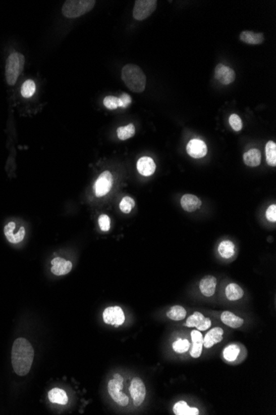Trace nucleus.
<instances>
[{
	"mask_svg": "<svg viewBox=\"0 0 276 415\" xmlns=\"http://www.w3.org/2000/svg\"><path fill=\"white\" fill-rule=\"evenodd\" d=\"M34 360V349L28 340L17 338L12 346L11 362L14 372L19 376L29 373Z\"/></svg>",
	"mask_w": 276,
	"mask_h": 415,
	"instance_id": "1",
	"label": "nucleus"
},
{
	"mask_svg": "<svg viewBox=\"0 0 276 415\" xmlns=\"http://www.w3.org/2000/svg\"><path fill=\"white\" fill-rule=\"evenodd\" d=\"M122 80L128 89L135 93H142L146 89V76L141 67L128 64L122 69Z\"/></svg>",
	"mask_w": 276,
	"mask_h": 415,
	"instance_id": "2",
	"label": "nucleus"
},
{
	"mask_svg": "<svg viewBox=\"0 0 276 415\" xmlns=\"http://www.w3.org/2000/svg\"><path fill=\"white\" fill-rule=\"evenodd\" d=\"M25 58L22 53H13L9 56L5 67V77L8 85H14L23 72Z\"/></svg>",
	"mask_w": 276,
	"mask_h": 415,
	"instance_id": "3",
	"label": "nucleus"
},
{
	"mask_svg": "<svg viewBox=\"0 0 276 415\" xmlns=\"http://www.w3.org/2000/svg\"><path fill=\"white\" fill-rule=\"evenodd\" d=\"M94 0H67L62 6V14L68 19H76L91 11Z\"/></svg>",
	"mask_w": 276,
	"mask_h": 415,
	"instance_id": "4",
	"label": "nucleus"
},
{
	"mask_svg": "<svg viewBox=\"0 0 276 415\" xmlns=\"http://www.w3.org/2000/svg\"><path fill=\"white\" fill-rule=\"evenodd\" d=\"M124 387V378L121 375L115 374L114 378L110 380L107 384V391L113 400L119 405L126 407L129 403L128 397L122 390Z\"/></svg>",
	"mask_w": 276,
	"mask_h": 415,
	"instance_id": "5",
	"label": "nucleus"
},
{
	"mask_svg": "<svg viewBox=\"0 0 276 415\" xmlns=\"http://www.w3.org/2000/svg\"><path fill=\"white\" fill-rule=\"evenodd\" d=\"M156 6V0H137L133 8V18L138 21L147 19L155 12Z\"/></svg>",
	"mask_w": 276,
	"mask_h": 415,
	"instance_id": "6",
	"label": "nucleus"
},
{
	"mask_svg": "<svg viewBox=\"0 0 276 415\" xmlns=\"http://www.w3.org/2000/svg\"><path fill=\"white\" fill-rule=\"evenodd\" d=\"M129 392L133 399V404L136 407H139L143 403L146 398V389L142 379L135 377L131 381Z\"/></svg>",
	"mask_w": 276,
	"mask_h": 415,
	"instance_id": "7",
	"label": "nucleus"
},
{
	"mask_svg": "<svg viewBox=\"0 0 276 415\" xmlns=\"http://www.w3.org/2000/svg\"><path fill=\"white\" fill-rule=\"evenodd\" d=\"M113 183H114V178H113L112 173L109 171H104L102 172L98 179L96 180L95 184H94L96 197L101 198V197L107 195L112 188Z\"/></svg>",
	"mask_w": 276,
	"mask_h": 415,
	"instance_id": "8",
	"label": "nucleus"
},
{
	"mask_svg": "<svg viewBox=\"0 0 276 415\" xmlns=\"http://www.w3.org/2000/svg\"><path fill=\"white\" fill-rule=\"evenodd\" d=\"M103 318L105 324L119 327L124 324L125 315L121 307L115 306L107 307L103 311Z\"/></svg>",
	"mask_w": 276,
	"mask_h": 415,
	"instance_id": "9",
	"label": "nucleus"
},
{
	"mask_svg": "<svg viewBox=\"0 0 276 415\" xmlns=\"http://www.w3.org/2000/svg\"><path fill=\"white\" fill-rule=\"evenodd\" d=\"M5 237L8 241L11 244H19L24 240L26 236V229L24 226H19L17 227L16 223L14 221H10L5 225Z\"/></svg>",
	"mask_w": 276,
	"mask_h": 415,
	"instance_id": "10",
	"label": "nucleus"
},
{
	"mask_svg": "<svg viewBox=\"0 0 276 415\" xmlns=\"http://www.w3.org/2000/svg\"><path fill=\"white\" fill-rule=\"evenodd\" d=\"M214 76L216 80L223 85H230L235 80L236 73L234 70L224 64L217 65L215 67Z\"/></svg>",
	"mask_w": 276,
	"mask_h": 415,
	"instance_id": "11",
	"label": "nucleus"
},
{
	"mask_svg": "<svg viewBox=\"0 0 276 415\" xmlns=\"http://www.w3.org/2000/svg\"><path fill=\"white\" fill-rule=\"evenodd\" d=\"M211 320L205 317L199 312H194V314L189 316L185 326L187 328H196L199 331H205L211 327Z\"/></svg>",
	"mask_w": 276,
	"mask_h": 415,
	"instance_id": "12",
	"label": "nucleus"
},
{
	"mask_svg": "<svg viewBox=\"0 0 276 415\" xmlns=\"http://www.w3.org/2000/svg\"><path fill=\"white\" fill-rule=\"evenodd\" d=\"M186 150H187L188 154L194 158H203L208 153V149H207L205 143L198 139L190 140L187 145Z\"/></svg>",
	"mask_w": 276,
	"mask_h": 415,
	"instance_id": "13",
	"label": "nucleus"
},
{
	"mask_svg": "<svg viewBox=\"0 0 276 415\" xmlns=\"http://www.w3.org/2000/svg\"><path fill=\"white\" fill-rule=\"evenodd\" d=\"M52 267L50 268V271L53 274L57 276L66 275L71 272L73 268V264L71 261L63 259V258L57 257L51 260Z\"/></svg>",
	"mask_w": 276,
	"mask_h": 415,
	"instance_id": "14",
	"label": "nucleus"
},
{
	"mask_svg": "<svg viewBox=\"0 0 276 415\" xmlns=\"http://www.w3.org/2000/svg\"><path fill=\"white\" fill-rule=\"evenodd\" d=\"M137 168L140 174L149 177L155 172L156 166L152 158L150 157H142L137 161Z\"/></svg>",
	"mask_w": 276,
	"mask_h": 415,
	"instance_id": "15",
	"label": "nucleus"
},
{
	"mask_svg": "<svg viewBox=\"0 0 276 415\" xmlns=\"http://www.w3.org/2000/svg\"><path fill=\"white\" fill-rule=\"evenodd\" d=\"M217 286V279L212 275L203 277L199 283L201 293L205 297H212L214 294Z\"/></svg>",
	"mask_w": 276,
	"mask_h": 415,
	"instance_id": "16",
	"label": "nucleus"
},
{
	"mask_svg": "<svg viewBox=\"0 0 276 415\" xmlns=\"http://www.w3.org/2000/svg\"><path fill=\"white\" fill-rule=\"evenodd\" d=\"M224 330L221 328H214L211 329L203 338V346L205 348H211L214 345L223 341Z\"/></svg>",
	"mask_w": 276,
	"mask_h": 415,
	"instance_id": "17",
	"label": "nucleus"
},
{
	"mask_svg": "<svg viewBox=\"0 0 276 415\" xmlns=\"http://www.w3.org/2000/svg\"><path fill=\"white\" fill-rule=\"evenodd\" d=\"M191 339L193 342L190 356L193 358L200 357L203 346V337L199 330H193L191 333Z\"/></svg>",
	"mask_w": 276,
	"mask_h": 415,
	"instance_id": "18",
	"label": "nucleus"
},
{
	"mask_svg": "<svg viewBox=\"0 0 276 415\" xmlns=\"http://www.w3.org/2000/svg\"><path fill=\"white\" fill-rule=\"evenodd\" d=\"M181 207L188 212H194L200 208L202 202L196 196L185 194L181 200Z\"/></svg>",
	"mask_w": 276,
	"mask_h": 415,
	"instance_id": "19",
	"label": "nucleus"
},
{
	"mask_svg": "<svg viewBox=\"0 0 276 415\" xmlns=\"http://www.w3.org/2000/svg\"><path fill=\"white\" fill-rule=\"evenodd\" d=\"M240 40L249 45H260L265 40L262 32H254L251 31H243L240 34Z\"/></svg>",
	"mask_w": 276,
	"mask_h": 415,
	"instance_id": "20",
	"label": "nucleus"
},
{
	"mask_svg": "<svg viewBox=\"0 0 276 415\" xmlns=\"http://www.w3.org/2000/svg\"><path fill=\"white\" fill-rule=\"evenodd\" d=\"M48 399L54 404L66 405L68 403V395L67 392L60 388H53L48 393Z\"/></svg>",
	"mask_w": 276,
	"mask_h": 415,
	"instance_id": "21",
	"label": "nucleus"
},
{
	"mask_svg": "<svg viewBox=\"0 0 276 415\" xmlns=\"http://www.w3.org/2000/svg\"><path fill=\"white\" fill-rule=\"evenodd\" d=\"M221 320L227 326L232 328H238L244 324V320L233 312L225 311L221 315Z\"/></svg>",
	"mask_w": 276,
	"mask_h": 415,
	"instance_id": "22",
	"label": "nucleus"
},
{
	"mask_svg": "<svg viewBox=\"0 0 276 415\" xmlns=\"http://www.w3.org/2000/svg\"><path fill=\"white\" fill-rule=\"evenodd\" d=\"M243 159L246 165L249 167H257L261 161V154L257 149H251L243 155Z\"/></svg>",
	"mask_w": 276,
	"mask_h": 415,
	"instance_id": "23",
	"label": "nucleus"
},
{
	"mask_svg": "<svg viewBox=\"0 0 276 415\" xmlns=\"http://www.w3.org/2000/svg\"><path fill=\"white\" fill-rule=\"evenodd\" d=\"M174 413L176 415H198L199 410L197 408H193L188 405L184 400L176 403L173 407Z\"/></svg>",
	"mask_w": 276,
	"mask_h": 415,
	"instance_id": "24",
	"label": "nucleus"
},
{
	"mask_svg": "<svg viewBox=\"0 0 276 415\" xmlns=\"http://www.w3.org/2000/svg\"><path fill=\"white\" fill-rule=\"evenodd\" d=\"M227 298L230 301L239 300L244 295V292L242 288L237 284H230L228 285L225 290Z\"/></svg>",
	"mask_w": 276,
	"mask_h": 415,
	"instance_id": "25",
	"label": "nucleus"
},
{
	"mask_svg": "<svg viewBox=\"0 0 276 415\" xmlns=\"http://www.w3.org/2000/svg\"><path fill=\"white\" fill-rule=\"evenodd\" d=\"M218 252L224 259H230L235 253V246L232 241H222L218 246Z\"/></svg>",
	"mask_w": 276,
	"mask_h": 415,
	"instance_id": "26",
	"label": "nucleus"
},
{
	"mask_svg": "<svg viewBox=\"0 0 276 415\" xmlns=\"http://www.w3.org/2000/svg\"><path fill=\"white\" fill-rule=\"evenodd\" d=\"M265 157L268 165L275 167L276 144L273 141H269L265 145Z\"/></svg>",
	"mask_w": 276,
	"mask_h": 415,
	"instance_id": "27",
	"label": "nucleus"
},
{
	"mask_svg": "<svg viewBox=\"0 0 276 415\" xmlns=\"http://www.w3.org/2000/svg\"><path fill=\"white\" fill-rule=\"evenodd\" d=\"M186 314H187V312L185 309V307L178 305L171 307V309L167 312V316L173 321H181L185 318Z\"/></svg>",
	"mask_w": 276,
	"mask_h": 415,
	"instance_id": "28",
	"label": "nucleus"
},
{
	"mask_svg": "<svg viewBox=\"0 0 276 415\" xmlns=\"http://www.w3.org/2000/svg\"><path fill=\"white\" fill-rule=\"evenodd\" d=\"M135 133H136V129H135L134 124L132 123L126 126L119 127V129H117L118 137L119 140H127L132 138L134 136Z\"/></svg>",
	"mask_w": 276,
	"mask_h": 415,
	"instance_id": "29",
	"label": "nucleus"
},
{
	"mask_svg": "<svg viewBox=\"0 0 276 415\" xmlns=\"http://www.w3.org/2000/svg\"><path fill=\"white\" fill-rule=\"evenodd\" d=\"M240 354V347L238 345L233 344L227 346L224 350V356L228 361H234Z\"/></svg>",
	"mask_w": 276,
	"mask_h": 415,
	"instance_id": "30",
	"label": "nucleus"
},
{
	"mask_svg": "<svg viewBox=\"0 0 276 415\" xmlns=\"http://www.w3.org/2000/svg\"><path fill=\"white\" fill-rule=\"evenodd\" d=\"M36 91V85L32 80H27L21 88V94L24 98H30Z\"/></svg>",
	"mask_w": 276,
	"mask_h": 415,
	"instance_id": "31",
	"label": "nucleus"
},
{
	"mask_svg": "<svg viewBox=\"0 0 276 415\" xmlns=\"http://www.w3.org/2000/svg\"><path fill=\"white\" fill-rule=\"evenodd\" d=\"M172 348L177 353H185L190 348V343L186 339H178L174 342Z\"/></svg>",
	"mask_w": 276,
	"mask_h": 415,
	"instance_id": "32",
	"label": "nucleus"
},
{
	"mask_svg": "<svg viewBox=\"0 0 276 415\" xmlns=\"http://www.w3.org/2000/svg\"><path fill=\"white\" fill-rule=\"evenodd\" d=\"M134 207L135 201L131 197H124L119 205V208L125 214L130 213Z\"/></svg>",
	"mask_w": 276,
	"mask_h": 415,
	"instance_id": "33",
	"label": "nucleus"
},
{
	"mask_svg": "<svg viewBox=\"0 0 276 415\" xmlns=\"http://www.w3.org/2000/svg\"><path fill=\"white\" fill-rule=\"evenodd\" d=\"M103 105L108 110H116L119 107V98L113 97V96H108V97H105L103 100Z\"/></svg>",
	"mask_w": 276,
	"mask_h": 415,
	"instance_id": "34",
	"label": "nucleus"
},
{
	"mask_svg": "<svg viewBox=\"0 0 276 415\" xmlns=\"http://www.w3.org/2000/svg\"><path fill=\"white\" fill-rule=\"evenodd\" d=\"M229 124L233 130L240 131L242 129V121L241 118L236 114H233L229 117Z\"/></svg>",
	"mask_w": 276,
	"mask_h": 415,
	"instance_id": "35",
	"label": "nucleus"
},
{
	"mask_svg": "<svg viewBox=\"0 0 276 415\" xmlns=\"http://www.w3.org/2000/svg\"><path fill=\"white\" fill-rule=\"evenodd\" d=\"M98 225H99V227H100L102 232H108L110 229V225H111L109 216L105 215V214L101 215L98 218Z\"/></svg>",
	"mask_w": 276,
	"mask_h": 415,
	"instance_id": "36",
	"label": "nucleus"
},
{
	"mask_svg": "<svg viewBox=\"0 0 276 415\" xmlns=\"http://www.w3.org/2000/svg\"><path fill=\"white\" fill-rule=\"evenodd\" d=\"M265 216H266L267 220L270 221V222H275L276 221V205L273 204L270 205L268 209L266 210V213H265Z\"/></svg>",
	"mask_w": 276,
	"mask_h": 415,
	"instance_id": "37",
	"label": "nucleus"
},
{
	"mask_svg": "<svg viewBox=\"0 0 276 415\" xmlns=\"http://www.w3.org/2000/svg\"><path fill=\"white\" fill-rule=\"evenodd\" d=\"M119 98V107L121 108H127L131 103H132V98L128 94H122L121 97Z\"/></svg>",
	"mask_w": 276,
	"mask_h": 415,
	"instance_id": "38",
	"label": "nucleus"
}]
</instances>
